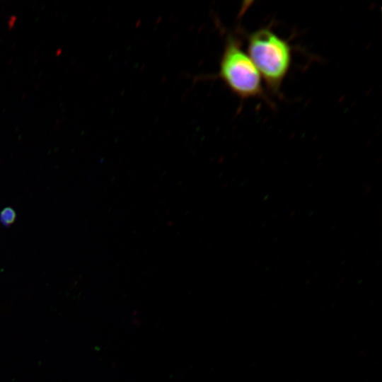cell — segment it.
Instances as JSON below:
<instances>
[{
    "instance_id": "cell-1",
    "label": "cell",
    "mask_w": 382,
    "mask_h": 382,
    "mask_svg": "<svg viewBox=\"0 0 382 382\" xmlns=\"http://www.w3.org/2000/svg\"><path fill=\"white\" fill-rule=\"evenodd\" d=\"M247 48L268 90L279 94L292 62V50L288 41L270 28H262L248 35Z\"/></svg>"
},
{
    "instance_id": "cell-2",
    "label": "cell",
    "mask_w": 382,
    "mask_h": 382,
    "mask_svg": "<svg viewBox=\"0 0 382 382\" xmlns=\"http://www.w3.org/2000/svg\"><path fill=\"white\" fill-rule=\"evenodd\" d=\"M217 76L241 99L262 98V79L252 59L238 40L228 36Z\"/></svg>"
},
{
    "instance_id": "cell-3",
    "label": "cell",
    "mask_w": 382,
    "mask_h": 382,
    "mask_svg": "<svg viewBox=\"0 0 382 382\" xmlns=\"http://www.w3.org/2000/svg\"><path fill=\"white\" fill-rule=\"evenodd\" d=\"M16 219V213L11 207H5L0 212V222L4 226L13 224Z\"/></svg>"
}]
</instances>
